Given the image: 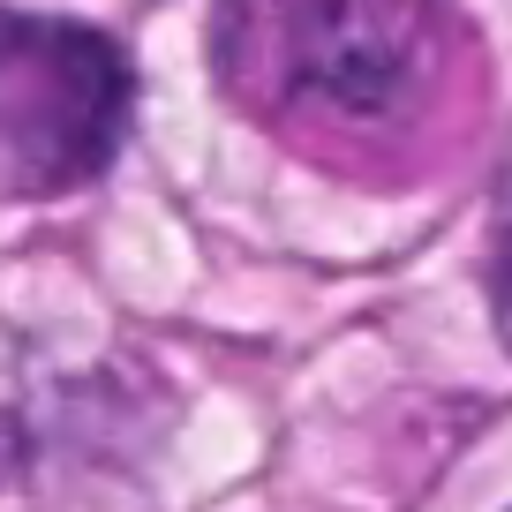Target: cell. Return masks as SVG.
I'll list each match as a JSON object with an SVG mask.
<instances>
[{
    "label": "cell",
    "instance_id": "6da1fadb",
    "mask_svg": "<svg viewBox=\"0 0 512 512\" xmlns=\"http://www.w3.org/2000/svg\"><path fill=\"white\" fill-rule=\"evenodd\" d=\"M445 53L437 0H219V76L294 136H407Z\"/></svg>",
    "mask_w": 512,
    "mask_h": 512
},
{
    "label": "cell",
    "instance_id": "7a4b0ae2",
    "mask_svg": "<svg viewBox=\"0 0 512 512\" xmlns=\"http://www.w3.org/2000/svg\"><path fill=\"white\" fill-rule=\"evenodd\" d=\"M128 53L91 23L0 8V196L83 189L128 128Z\"/></svg>",
    "mask_w": 512,
    "mask_h": 512
},
{
    "label": "cell",
    "instance_id": "3957f363",
    "mask_svg": "<svg viewBox=\"0 0 512 512\" xmlns=\"http://www.w3.org/2000/svg\"><path fill=\"white\" fill-rule=\"evenodd\" d=\"M490 294H497V324H505V339H512V219H505V234H497V272H490Z\"/></svg>",
    "mask_w": 512,
    "mask_h": 512
}]
</instances>
